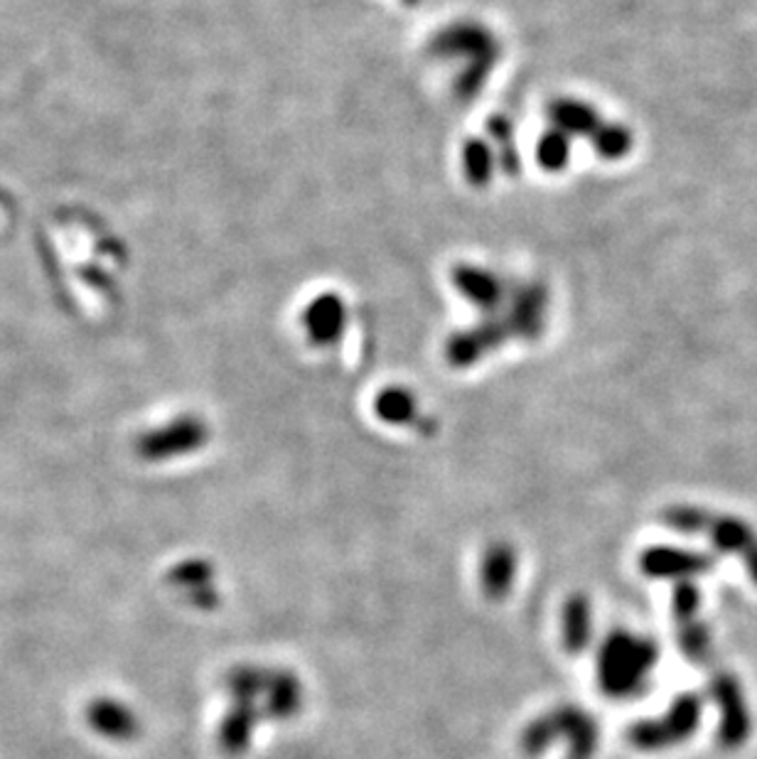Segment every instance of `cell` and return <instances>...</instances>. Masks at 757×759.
I'll return each mask as SVG.
<instances>
[{
    "label": "cell",
    "mask_w": 757,
    "mask_h": 759,
    "mask_svg": "<svg viewBox=\"0 0 757 759\" xmlns=\"http://www.w3.org/2000/svg\"><path fill=\"white\" fill-rule=\"evenodd\" d=\"M711 693L720 703V742L728 750L740 747L750 735V713L738 681L733 676H718L711 683Z\"/></svg>",
    "instance_id": "6da1fadb"
},
{
    "label": "cell",
    "mask_w": 757,
    "mask_h": 759,
    "mask_svg": "<svg viewBox=\"0 0 757 759\" xmlns=\"http://www.w3.org/2000/svg\"><path fill=\"white\" fill-rule=\"evenodd\" d=\"M681 647L686 654L691 659L701 661L708 651H711V634L704 624H699L694 620V624H684V632H681Z\"/></svg>",
    "instance_id": "8992f818"
},
{
    "label": "cell",
    "mask_w": 757,
    "mask_h": 759,
    "mask_svg": "<svg viewBox=\"0 0 757 759\" xmlns=\"http://www.w3.org/2000/svg\"><path fill=\"white\" fill-rule=\"evenodd\" d=\"M706 533L716 543V549L724 553H740L743 559H748V555L757 549L755 531L740 519L711 516V521H708V526H706Z\"/></svg>",
    "instance_id": "277c9868"
},
{
    "label": "cell",
    "mask_w": 757,
    "mask_h": 759,
    "mask_svg": "<svg viewBox=\"0 0 757 759\" xmlns=\"http://www.w3.org/2000/svg\"><path fill=\"white\" fill-rule=\"evenodd\" d=\"M701 698L699 696H681L674 708L669 710V716L657 722V726H645L637 732V740L645 747H669L677 745L681 740L689 738L691 732H696L701 720Z\"/></svg>",
    "instance_id": "7a4b0ae2"
},
{
    "label": "cell",
    "mask_w": 757,
    "mask_h": 759,
    "mask_svg": "<svg viewBox=\"0 0 757 759\" xmlns=\"http://www.w3.org/2000/svg\"><path fill=\"white\" fill-rule=\"evenodd\" d=\"M699 602H701L699 590H696V585L691 583H681L677 592H674V604H677V614L681 617V620H696Z\"/></svg>",
    "instance_id": "52a82bcc"
},
{
    "label": "cell",
    "mask_w": 757,
    "mask_h": 759,
    "mask_svg": "<svg viewBox=\"0 0 757 759\" xmlns=\"http://www.w3.org/2000/svg\"><path fill=\"white\" fill-rule=\"evenodd\" d=\"M745 565H748V573H750V578L757 583V549L748 555V559H745Z\"/></svg>",
    "instance_id": "ba28073f"
},
{
    "label": "cell",
    "mask_w": 757,
    "mask_h": 759,
    "mask_svg": "<svg viewBox=\"0 0 757 759\" xmlns=\"http://www.w3.org/2000/svg\"><path fill=\"white\" fill-rule=\"evenodd\" d=\"M669 524L677 526L679 531L686 533H706L708 521H711V514H706L704 509H691V506H677L669 512Z\"/></svg>",
    "instance_id": "5b68a950"
},
{
    "label": "cell",
    "mask_w": 757,
    "mask_h": 759,
    "mask_svg": "<svg viewBox=\"0 0 757 759\" xmlns=\"http://www.w3.org/2000/svg\"><path fill=\"white\" fill-rule=\"evenodd\" d=\"M647 573L659 578H686V575H701L711 568V559L701 553H686V551H671V549H657L649 551L645 559Z\"/></svg>",
    "instance_id": "3957f363"
}]
</instances>
